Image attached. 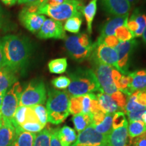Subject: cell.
Masks as SVG:
<instances>
[{
    "mask_svg": "<svg viewBox=\"0 0 146 146\" xmlns=\"http://www.w3.org/2000/svg\"><path fill=\"white\" fill-rule=\"evenodd\" d=\"M5 66L16 73L25 70L32 54V45L26 36L8 35L1 39Z\"/></svg>",
    "mask_w": 146,
    "mask_h": 146,
    "instance_id": "obj_1",
    "label": "cell"
},
{
    "mask_svg": "<svg viewBox=\"0 0 146 146\" xmlns=\"http://www.w3.org/2000/svg\"><path fill=\"white\" fill-rule=\"evenodd\" d=\"M70 83L66 93L69 96L76 97L102 91L96 74L93 70L87 68H77L69 73Z\"/></svg>",
    "mask_w": 146,
    "mask_h": 146,
    "instance_id": "obj_2",
    "label": "cell"
},
{
    "mask_svg": "<svg viewBox=\"0 0 146 146\" xmlns=\"http://www.w3.org/2000/svg\"><path fill=\"white\" fill-rule=\"evenodd\" d=\"M69 96L66 91L51 89L46 103L47 122L53 125L62 123L70 114Z\"/></svg>",
    "mask_w": 146,
    "mask_h": 146,
    "instance_id": "obj_3",
    "label": "cell"
},
{
    "mask_svg": "<svg viewBox=\"0 0 146 146\" xmlns=\"http://www.w3.org/2000/svg\"><path fill=\"white\" fill-rule=\"evenodd\" d=\"M83 3L81 0H66L58 6L50 7L46 4L39 6L37 13L46 14L52 19L63 21L74 16H83Z\"/></svg>",
    "mask_w": 146,
    "mask_h": 146,
    "instance_id": "obj_4",
    "label": "cell"
},
{
    "mask_svg": "<svg viewBox=\"0 0 146 146\" xmlns=\"http://www.w3.org/2000/svg\"><path fill=\"white\" fill-rule=\"evenodd\" d=\"M65 47L73 60L82 62L91 56L95 43H92L88 35L81 33L67 37L65 40Z\"/></svg>",
    "mask_w": 146,
    "mask_h": 146,
    "instance_id": "obj_5",
    "label": "cell"
},
{
    "mask_svg": "<svg viewBox=\"0 0 146 146\" xmlns=\"http://www.w3.org/2000/svg\"><path fill=\"white\" fill-rule=\"evenodd\" d=\"M47 100L45 84L40 80H34L29 83L22 91L19 106L31 107L35 105H42Z\"/></svg>",
    "mask_w": 146,
    "mask_h": 146,
    "instance_id": "obj_6",
    "label": "cell"
},
{
    "mask_svg": "<svg viewBox=\"0 0 146 146\" xmlns=\"http://www.w3.org/2000/svg\"><path fill=\"white\" fill-rule=\"evenodd\" d=\"M23 91L21 83L16 82L11 86L5 93L3 97L1 110L2 117L12 120L18 107L19 106L20 98Z\"/></svg>",
    "mask_w": 146,
    "mask_h": 146,
    "instance_id": "obj_7",
    "label": "cell"
},
{
    "mask_svg": "<svg viewBox=\"0 0 146 146\" xmlns=\"http://www.w3.org/2000/svg\"><path fill=\"white\" fill-rule=\"evenodd\" d=\"M92 62H100L111 66L116 69L118 54L115 49L107 46L100 36L95 43L94 50L90 56Z\"/></svg>",
    "mask_w": 146,
    "mask_h": 146,
    "instance_id": "obj_8",
    "label": "cell"
},
{
    "mask_svg": "<svg viewBox=\"0 0 146 146\" xmlns=\"http://www.w3.org/2000/svg\"><path fill=\"white\" fill-rule=\"evenodd\" d=\"M96 76L102 91L110 96L118 91L113 81L112 73L114 68L111 66L100 62H92Z\"/></svg>",
    "mask_w": 146,
    "mask_h": 146,
    "instance_id": "obj_9",
    "label": "cell"
},
{
    "mask_svg": "<svg viewBox=\"0 0 146 146\" xmlns=\"http://www.w3.org/2000/svg\"><path fill=\"white\" fill-rule=\"evenodd\" d=\"M108 136L98 133L92 125H89L78 133L76 141L71 146H108Z\"/></svg>",
    "mask_w": 146,
    "mask_h": 146,
    "instance_id": "obj_10",
    "label": "cell"
},
{
    "mask_svg": "<svg viewBox=\"0 0 146 146\" xmlns=\"http://www.w3.org/2000/svg\"><path fill=\"white\" fill-rule=\"evenodd\" d=\"M137 42L135 40L126 42H120L119 44L115 47L118 54V62L116 70L123 74L129 73L130 59L133 51L135 48Z\"/></svg>",
    "mask_w": 146,
    "mask_h": 146,
    "instance_id": "obj_11",
    "label": "cell"
},
{
    "mask_svg": "<svg viewBox=\"0 0 146 146\" xmlns=\"http://www.w3.org/2000/svg\"><path fill=\"white\" fill-rule=\"evenodd\" d=\"M37 36L42 39H66L65 30L60 21L48 18L45 21L41 29L38 32Z\"/></svg>",
    "mask_w": 146,
    "mask_h": 146,
    "instance_id": "obj_12",
    "label": "cell"
},
{
    "mask_svg": "<svg viewBox=\"0 0 146 146\" xmlns=\"http://www.w3.org/2000/svg\"><path fill=\"white\" fill-rule=\"evenodd\" d=\"M18 18L22 25L33 33L39 32L46 20L44 15L38 14L37 12H31L27 8H24L21 10Z\"/></svg>",
    "mask_w": 146,
    "mask_h": 146,
    "instance_id": "obj_13",
    "label": "cell"
},
{
    "mask_svg": "<svg viewBox=\"0 0 146 146\" xmlns=\"http://www.w3.org/2000/svg\"><path fill=\"white\" fill-rule=\"evenodd\" d=\"M102 5L107 13L114 16L125 15L131 10L127 0H102Z\"/></svg>",
    "mask_w": 146,
    "mask_h": 146,
    "instance_id": "obj_14",
    "label": "cell"
},
{
    "mask_svg": "<svg viewBox=\"0 0 146 146\" xmlns=\"http://www.w3.org/2000/svg\"><path fill=\"white\" fill-rule=\"evenodd\" d=\"M16 135L12 120L2 117L0 120V146H13Z\"/></svg>",
    "mask_w": 146,
    "mask_h": 146,
    "instance_id": "obj_15",
    "label": "cell"
},
{
    "mask_svg": "<svg viewBox=\"0 0 146 146\" xmlns=\"http://www.w3.org/2000/svg\"><path fill=\"white\" fill-rule=\"evenodd\" d=\"M141 110H146V91H137L128 97L124 112L127 114Z\"/></svg>",
    "mask_w": 146,
    "mask_h": 146,
    "instance_id": "obj_16",
    "label": "cell"
},
{
    "mask_svg": "<svg viewBox=\"0 0 146 146\" xmlns=\"http://www.w3.org/2000/svg\"><path fill=\"white\" fill-rule=\"evenodd\" d=\"M129 20V14L123 16H116L108 20L102 27L100 37L104 38L108 36H115V31L118 27L127 25Z\"/></svg>",
    "mask_w": 146,
    "mask_h": 146,
    "instance_id": "obj_17",
    "label": "cell"
},
{
    "mask_svg": "<svg viewBox=\"0 0 146 146\" xmlns=\"http://www.w3.org/2000/svg\"><path fill=\"white\" fill-rule=\"evenodd\" d=\"M130 79L129 91L131 95L137 91H146V69L127 73Z\"/></svg>",
    "mask_w": 146,
    "mask_h": 146,
    "instance_id": "obj_18",
    "label": "cell"
},
{
    "mask_svg": "<svg viewBox=\"0 0 146 146\" xmlns=\"http://www.w3.org/2000/svg\"><path fill=\"white\" fill-rule=\"evenodd\" d=\"M128 123L123 127L112 129L109 135L108 146H130L128 144Z\"/></svg>",
    "mask_w": 146,
    "mask_h": 146,
    "instance_id": "obj_19",
    "label": "cell"
},
{
    "mask_svg": "<svg viewBox=\"0 0 146 146\" xmlns=\"http://www.w3.org/2000/svg\"><path fill=\"white\" fill-rule=\"evenodd\" d=\"M96 97L100 108L105 114H114L119 112L120 108L111 96L104 92H99L97 94Z\"/></svg>",
    "mask_w": 146,
    "mask_h": 146,
    "instance_id": "obj_20",
    "label": "cell"
},
{
    "mask_svg": "<svg viewBox=\"0 0 146 146\" xmlns=\"http://www.w3.org/2000/svg\"><path fill=\"white\" fill-rule=\"evenodd\" d=\"M16 82L17 76L14 71L6 66L0 68V92L7 91Z\"/></svg>",
    "mask_w": 146,
    "mask_h": 146,
    "instance_id": "obj_21",
    "label": "cell"
},
{
    "mask_svg": "<svg viewBox=\"0 0 146 146\" xmlns=\"http://www.w3.org/2000/svg\"><path fill=\"white\" fill-rule=\"evenodd\" d=\"M16 135L13 146H33L36 133L24 131L20 126H16Z\"/></svg>",
    "mask_w": 146,
    "mask_h": 146,
    "instance_id": "obj_22",
    "label": "cell"
},
{
    "mask_svg": "<svg viewBox=\"0 0 146 146\" xmlns=\"http://www.w3.org/2000/svg\"><path fill=\"white\" fill-rule=\"evenodd\" d=\"M112 76L115 86L118 91L125 94L127 97L131 96L129 91V85H130V79L128 74H123L120 72L116 68L112 70Z\"/></svg>",
    "mask_w": 146,
    "mask_h": 146,
    "instance_id": "obj_23",
    "label": "cell"
},
{
    "mask_svg": "<svg viewBox=\"0 0 146 146\" xmlns=\"http://www.w3.org/2000/svg\"><path fill=\"white\" fill-rule=\"evenodd\" d=\"M58 137L62 146H71L77 139L76 131L68 126L58 129Z\"/></svg>",
    "mask_w": 146,
    "mask_h": 146,
    "instance_id": "obj_24",
    "label": "cell"
},
{
    "mask_svg": "<svg viewBox=\"0 0 146 146\" xmlns=\"http://www.w3.org/2000/svg\"><path fill=\"white\" fill-rule=\"evenodd\" d=\"M97 3L98 0H91L86 6L84 7L83 10V14L85 16L87 22V31L91 33L92 31V23L94 21L97 12Z\"/></svg>",
    "mask_w": 146,
    "mask_h": 146,
    "instance_id": "obj_25",
    "label": "cell"
},
{
    "mask_svg": "<svg viewBox=\"0 0 146 146\" xmlns=\"http://www.w3.org/2000/svg\"><path fill=\"white\" fill-rule=\"evenodd\" d=\"M72 122L76 131L79 133L91 125L92 114H79L73 116Z\"/></svg>",
    "mask_w": 146,
    "mask_h": 146,
    "instance_id": "obj_26",
    "label": "cell"
},
{
    "mask_svg": "<svg viewBox=\"0 0 146 146\" xmlns=\"http://www.w3.org/2000/svg\"><path fill=\"white\" fill-rule=\"evenodd\" d=\"M146 132V125L142 120L129 122L128 125V135L130 139H134Z\"/></svg>",
    "mask_w": 146,
    "mask_h": 146,
    "instance_id": "obj_27",
    "label": "cell"
},
{
    "mask_svg": "<svg viewBox=\"0 0 146 146\" xmlns=\"http://www.w3.org/2000/svg\"><path fill=\"white\" fill-rule=\"evenodd\" d=\"M67 66V59L65 58L52 60L48 63L49 70L54 74H62L66 72Z\"/></svg>",
    "mask_w": 146,
    "mask_h": 146,
    "instance_id": "obj_28",
    "label": "cell"
},
{
    "mask_svg": "<svg viewBox=\"0 0 146 146\" xmlns=\"http://www.w3.org/2000/svg\"><path fill=\"white\" fill-rule=\"evenodd\" d=\"M114 114H106L104 119L99 125L95 126L94 129L98 133L108 136L112 131V118Z\"/></svg>",
    "mask_w": 146,
    "mask_h": 146,
    "instance_id": "obj_29",
    "label": "cell"
},
{
    "mask_svg": "<svg viewBox=\"0 0 146 146\" xmlns=\"http://www.w3.org/2000/svg\"><path fill=\"white\" fill-rule=\"evenodd\" d=\"M131 18L135 21L139 27L137 31L135 33L134 36L139 37L142 36L146 28V14L141 13L138 9H136L131 15Z\"/></svg>",
    "mask_w": 146,
    "mask_h": 146,
    "instance_id": "obj_30",
    "label": "cell"
},
{
    "mask_svg": "<svg viewBox=\"0 0 146 146\" xmlns=\"http://www.w3.org/2000/svg\"><path fill=\"white\" fill-rule=\"evenodd\" d=\"M51 130L47 128L36 134L33 146H50Z\"/></svg>",
    "mask_w": 146,
    "mask_h": 146,
    "instance_id": "obj_31",
    "label": "cell"
},
{
    "mask_svg": "<svg viewBox=\"0 0 146 146\" xmlns=\"http://www.w3.org/2000/svg\"><path fill=\"white\" fill-rule=\"evenodd\" d=\"M82 23V17L81 16H74L72 17L66 21L64 26L65 31L72 33H78L81 29Z\"/></svg>",
    "mask_w": 146,
    "mask_h": 146,
    "instance_id": "obj_32",
    "label": "cell"
},
{
    "mask_svg": "<svg viewBox=\"0 0 146 146\" xmlns=\"http://www.w3.org/2000/svg\"><path fill=\"white\" fill-rule=\"evenodd\" d=\"M115 36L120 42L131 41L135 37L133 34L128 29L127 25H123L116 29L115 31Z\"/></svg>",
    "mask_w": 146,
    "mask_h": 146,
    "instance_id": "obj_33",
    "label": "cell"
},
{
    "mask_svg": "<svg viewBox=\"0 0 146 146\" xmlns=\"http://www.w3.org/2000/svg\"><path fill=\"white\" fill-rule=\"evenodd\" d=\"M82 96L72 97L69 100V112L73 116L82 114Z\"/></svg>",
    "mask_w": 146,
    "mask_h": 146,
    "instance_id": "obj_34",
    "label": "cell"
},
{
    "mask_svg": "<svg viewBox=\"0 0 146 146\" xmlns=\"http://www.w3.org/2000/svg\"><path fill=\"white\" fill-rule=\"evenodd\" d=\"M28 107L27 106H18L16 109L15 114L14 115L13 119L12 120V124L14 127L21 126L26 121V116Z\"/></svg>",
    "mask_w": 146,
    "mask_h": 146,
    "instance_id": "obj_35",
    "label": "cell"
},
{
    "mask_svg": "<svg viewBox=\"0 0 146 146\" xmlns=\"http://www.w3.org/2000/svg\"><path fill=\"white\" fill-rule=\"evenodd\" d=\"M36 116H37L38 120L43 127H45L47 123V110L43 105H35L31 106Z\"/></svg>",
    "mask_w": 146,
    "mask_h": 146,
    "instance_id": "obj_36",
    "label": "cell"
},
{
    "mask_svg": "<svg viewBox=\"0 0 146 146\" xmlns=\"http://www.w3.org/2000/svg\"><path fill=\"white\" fill-rule=\"evenodd\" d=\"M23 129L24 131H28V132L36 133H39L44 129L45 127H43L39 122H35V121H27L23 123V125L20 126Z\"/></svg>",
    "mask_w": 146,
    "mask_h": 146,
    "instance_id": "obj_37",
    "label": "cell"
},
{
    "mask_svg": "<svg viewBox=\"0 0 146 146\" xmlns=\"http://www.w3.org/2000/svg\"><path fill=\"white\" fill-rule=\"evenodd\" d=\"M125 113L119 111L115 112L112 118V129H116L127 124Z\"/></svg>",
    "mask_w": 146,
    "mask_h": 146,
    "instance_id": "obj_38",
    "label": "cell"
},
{
    "mask_svg": "<svg viewBox=\"0 0 146 146\" xmlns=\"http://www.w3.org/2000/svg\"><path fill=\"white\" fill-rule=\"evenodd\" d=\"M70 83V78L65 76H60L54 78L52 81L53 86L58 89H65L68 88Z\"/></svg>",
    "mask_w": 146,
    "mask_h": 146,
    "instance_id": "obj_39",
    "label": "cell"
},
{
    "mask_svg": "<svg viewBox=\"0 0 146 146\" xmlns=\"http://www.w3.org/2000/svg\"><path fill=\"white\" fill-rule=\"evenodd\" d=\"M111 97L116 102V104H118V107L120 108V109L122 110V112L123 111L124 112V110H125L126 104H127L128 97L120 91H117L114 94L111 95Z\"/></svg>",
    "mask_w": 146,
    "mask_h": 146,
    "instance_id": "obj_40",
    "label": "cell"
},
{
    "mask_svg": "<svg viewBox=\"0 0 146 146\" xmlns=\"http://www.w3.org/2000/svg\"><path fill=\"white\" fill-rule=\"evenodd\" d=\"M10 27V21L7 17L4 10L0 4V29L6 31Z\"/></svg>",
    "mask_w": 146,
    "mask_h": 146,
    "instance_id": "obj_41",
    "label": "cell"
},
{
    "mask_svg": "<svg viewBox=\"0 0 146 146\" xmlns=\"http://www.w3.org/2000/svg\"><path fill=\"white\" fill-rule=\"evenodd\" d=\"M102 39L103 40L104 43L105 45H106L107 46L112 47V48H114V49L120 43V41H118L117 38L114 35L108 36H106L104 38H102Z\"/></svg>",
    "mask_w": 146,
    "mask_h": 146,
    "instance_id": "obj_42",
    "label": "cell"
},
{
    "mask_svg": "<svg viewBox=\"0 0 146 146\" xmlns=\"http://www.w3.org/2000/svg\"><path fill=\"white\" fill-rule=\"evenodd\" d=\"M129 145L132 146H146V137L143 134L134 139H130Z\"/></svg>",
    "mask_w": 146,
    "mask_h": 146,
    "instance_id": "obj_43",
    "label": "cell"
},
{
    "mask_svg": "<svg viewBox=\"0 0 146 146\" xmlns=\"http://www.w3.org/2000/svg\"><path fill=\"white\" fill-rule=\"evenodd\" d=\"M106 114L104 112H103L102 111H99V112L95 113L92 115V122H91V125L93 127L99 125L103 121V120L104 119Z\"/></svg>",
    "mask_w": 146,
    "mask_h": 146,
    "instance_id": "obj_44",
    "label": "cell"
},
{
    "mask_svg": "<svg viewBox=\"0 0 146 146\" xmlns=\"http://www.w3.org/2000/svg\"><path fill=\"white\" fill-rule=\"evenodd\" d=\"M145 111V110L136 111V112H131L127 113L129 122L136 121V120H141V116Z\"/></svg>",
    "mask_w": 146,
    "mask_h": 146,
    "instance_id": "obj_45",
    "label": "cell"
},
{
    "mask_svg": "<svg viewBox=\"0 0 146 146\" xmlns=\"http://www.w3.org/2000/svg\"><path fill=\"white\" fill-rule=\"evenodd\" d=\"M58 129H54L51 130V140L50 146H62L58 137Z\"/></svg>",
    "mask_w": 146,
    "mask_h": 146,
    "instance_id": "obj_46",
    "label": "cell"
},
{
    "mask_svg": "<svg viewBox=\"0 0 146 146\" xmlns=\"http://www.w3.org/2000/svg\"><path fill=\"white\" fill-rule=\"evenodd\" d=\"M66 0H47L44 4H46L50 7H56L62 4Z\"/></svg>",
    "mask_w": 146,
    "mask_h": 146,
    "instance_id": "obj_47",
    "label": "cell"
},
{
    "mask_svg": "<svg viewBox=\"0 0 146 146\" xmlns=\"http://www.w3.org/2000/svg\"><path fill=\"white\" fill-rule=\"evenodd\" d=\"M5 59H4V55H3V47H2V43H1V41L0 39V68H1L2 67L5 66Z\"/></svg>",
    "mask_w": 146,
    "mask_h": 146,
    "instance_id": "obj_48",
    "label": "cell"
},
{
    "mask_svg": "<svg viewBox=\"0 0 146 146\" xmlns=\"http://www.w3.org/2000/svg\"><path fill=\"white\" fill-rule=\"evenodd\" d=\"M1 1L3 4L7 5V6H12V5L16 4L18 0H1Z\"/></svg>",
    "mask_w": 146,
    "mask_h": 146,
    "instance_id": "obj_49",
    "label": "cell"
},
{
    "mask_svg": "<svg viewBox=\"0 0 146 146\" xmlns=\"http://www.w3.org/2000/svg\"><path fill=\"white\" fill-rule=\"evenodd\" d=\"M39 0H23V3H25L28 5H36Z\"/></svg>",
    "mask_w": 146,
    "mask_h": 146,
    "instance_id": "obj_50",
    "label": "cell"
},
{
    "mask_svg": "<svg viewBox=\"0 0 146 146\" xmlns=\"http://www.w3.org/2000/svg\"><path fill=\"white\" fill-rule=\"evenodd\" d=\"M5 93H6V91H3V92H0V110H1V105H2L3 97H4Z\"/></svg>",
    "mask_w": 146,
    "mask_h": 146,
    "instance_id": "obj_51",
    "label": "cell"
},
{
    "mask_svg": "<svg viewBox=\"0 0 146 146\" xmlns=\"http://www.w3.org/2000/svg\"><path fill=\"white\" fill-rule=\"evenodd\" d=\"M141 120L143 122V123L146 125V110L143 112V115L141 116Z\"/></svg>",
    "mask_w": 146,
    "mask_h": 146,
    "instance_id": "obj_52",
    "label": "cell"
},
{
    "mask_svg": "<svg viewBox=\"0 0 146 146\" xmlns=\"http://www.w3.org/2000/svg\"><path fill=\"white\" fill-rule=\"evenodd\" d=\"M46 1H47V0H39V1H38V2L36 3V5H39V6H40L41 5L44 4Z\"/></svg>",
    "mask_w": 146,
    "mask_h": 146,
    "instance_id": "obj_53",
    "label": "cell"
},
{
    "mask_svg": "<svg viewBox=\"0 0 146 146\" xmlns=\"http://www.w3.org/2000/svg\"><path fill=\"white\" fill-rule=\"evenodd\" d=\"M127 1H128V2L130 3V5L131 4L135 5V4H136L137 3L138 0H127Z\"/></svg>",
    "mask_w": 146,
    "mask_h": 146,
    "instance_id": "obj_54",
    "label": "cell"
},
{
    "mask_svg": "<svg viewBox=\"0 0 146 146\" xmlns=\"http://www.w3.org/2000/svg\"><path fill=\"white\" fill-rule=\"evenodd\" d=\"M142 37H143V40L144 43L146 44V28L145 29V31H144L143 35H142Z\"/></svg>",
    "mask_w": 146,
    "mask_h": 146,
    "instance_id": "obj_55",
    "label": "cell"
},
{
    "mask_svg": "<svg viewBox=\"0 0 146 146\" xmlns=\"http://www.w3.org/2000/svg\"><path fill=\"white\" fill-rule=\"evenodd\" d=\"M18 2L19 4H22L23 3V0H18Z\"/></svg>",
    "mask_w": 146,
    "mask_h": 146,
    "instance_id": "obj_56",
    "label": "cell"
},
{
    "mask_svg": "<svg viewBox=\"0 0 146 146\" xmlns=\"http://www.w3.org/2000/svg\"><path fill=\"white\" fill-rule=\"evenodd\" d=\"M1 118H2V116H1V112H0V120H1Z\"/></svg>",
    "mask_w": 146,
    "mask_h": 146,
    "instance_id": "obj_57",
    "label": "cell"
}]
</instances>
